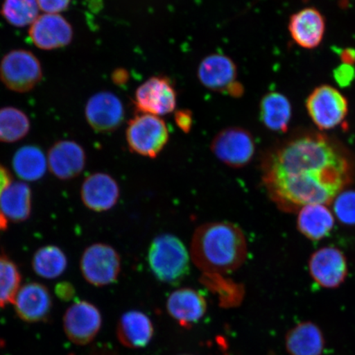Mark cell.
I'll return each mask as SVG.
<instances>
[{
	"mask_svg": "<svg viewBox=\"0 0 355 355\" xmlns=\"http://www.w3.org/2000/svg\"><path fill=\"white\" fill-rule=\"evenodd\" d=\"M42 76L41 62L29 51L13 50L0 62V80L12 92L32 91Z\"/></svg>",
	"mask_w": 355,
	"mask_h": 355,
	"instance_id": "cell-5",
	"label": "cell"
},
{
	"mask_svg": "<svg viewBox=\"0 0 355 355\" xmlns=\"http://www.w3.org/2000/svg\"><path fill=\"white\" fill-rule=\"evenodd\" d=\"M31 123L24 111L15 107L0 108V143L12 144L28 135Z\"/></svg>",
	"mask_w": 355,
	"mask_h": 355,
	"instance_id": "cell-27",
	"label": "cell"
},
{
	"mask_svg": "<svg viewBox=\"0 0 355 355\" xmlns=\"http://www.w3.org/2000/svg\"><path fill=\"white\" fill-rule=\"evenodd\" d=\"M297 213V229L310 241H321L334 228L335 216L327 205L310 204Z\"/></svg>",
	"mask_w": 355,
	"mask_h": 355,
	"instance_id": "cell-21",
	"label": "cell"
},
{
	"mask_svg": "<svg viewBox=\"0 0 355 355\" xmlns=\"http://www.w3.org/2000/svg\"><path fill=\"white\" fill-rule=\"evenodd\" d=\"M33 269L44 279H52L61 276L68 266V259L59 247L47 245L40 248L33 257Z\"/></svg>",
	"mask_w": 355,
	"mask_h": 355,
	"instance_id": "cell-26",
	"label": "cell"
},
{
	"mask_svg": "<svg viewBox=\"0 0 355 355\" xmlns=\"http://www.w3.org/2000/svg\"><path fill=\"white\" fill-rule=\"evenodd\" d=\"M72 0H37L40 10L46 13H60L69 8Z\"/></svg>",
	"mask_w": 355,
	"mask_h": 355,
	"instance_id": "cell-32",
	"label": "cell"
},
{
	"mask_svg": "<svg viewBox=\"0 0 355 355\" xmlns=\"http://www.w3.org/2000/svg\"><path fill=\"white\" fill-rule=\"evenodd\" d=\"M341 60L343 64L353 65L355 64V50L354 49H346L341 52Z\"/></svg>",
	"mask_w": 355,
	"mask_h": 355,
	"instance_id": "cell-38",
	"label": "cell"
},
{
	"mask_svg": "<svg viewBox=\"0 0 355 355\" xmlns=\"http://www.w3.org/2000/svg\"><path fill=\"white\" fill-rule=\"evenodd\" d=\"M1 15L16 28L32 25L39 17L37 0H4Z\"/></svg>",
	"mask_w": 355,
	"mask_h": 355,
	"instance_id": "cell-28",
	"label": "cell"
},
{
	"mask_svg": "<svg viewBox=\"0 0 355 355\" xmlns=\"http://www.w3.org/2000/svg\"><path fill=\"white\" fill-rule=\"evenodd\" d=\"M32 190L24 181H12L0 196V211L8 220L22 222L32 212Z\"/></svg>",
	"mask_w": 355,
	"mask_h": 355,
	"instance_id": "cell-22",
	"label": "cell"
},
{
	"mask_svg": "<svg viewBox=\"0 0 355 355\" xmlns=\"http://www.w3.org/2000/svg\"><path fill=\"white\" fill-rule=\"evenodd\" d=\"M225 92H227L230 96L233 97H241L243 94L244 90L242 84L235 81L232 84V85L226 89Z\"/></svg>",
	"mask_w": 355,
	"mask_h": 355,
	"instance_id": "cell-37",
	"label": "cell"
},
{
	"mask_svg": "<svg viewBox=\"0 0 355 355\" xmlns=\"http://www.w3.org/2000/svg\"><path fill=\"white\" fill-rule=\"evenodd\" d=\"M124 113L122 101L110 92H97L87 102V121L97 132L116 130L124 121Z\"/></svg>",
	"mask_w": 355,
	"mask_h": 355,
	"instance_id": "cell-12",
	"label": "cell"
},
{
	"mask_svg": "<svg viewBox=\"0 0 355 355\" xmlns=\"http://www.w3.org/2000/svg\"><path fill=\"white\" fill-rule=\"evenodd\" d=\"M189 252L191 261L200 270L220 276L235 272L245 263L248 243L238 225L209 222L195 230Z\"/></svg>",
	"mask_w": 355,
	"mask_h": 355,
	"instance_id": "cell-2",
	"label": "cell"
},
{
	"mask_svg": "<svg viewBox=\"0 0 355 355\" xmlns=\"http://www.w3.org/2000/svg\"><path fill=\"white\" fill-rule=\"evenodd\" d=\"M12 181V176L6 167L0 164V196L4 189ZM8 221L0 211V233L6 232L8 228Z\"/></svg>",
	"mask_w": 355,
	"mask_h": 355,
	"instance_id": "cell-33",
	"label": "cell"
},
{
	"mask_svg": "<svg viewBox=\"0 0 355 355\" xmlns=\"http://www.w3.org/2000/svg\"><path fill=\"white\" fill-rule=\"evenodd\" d=\"M128 73L123 69H118L112 73V81L119 86L124 85L128 81Z\"/></svg>",
	"mask_w": 355,
	"mask_h": 355,
	"instance_id": "cell-36",
	"label": "cell"
},
{
	"mask_svg": "<svg viewBox=\"0 0 355 355\" xmlns=\"http://www.w3.org/2000/svg\"><path fill=\"white\" fill-rule=\"evenodd\" d=\"M121 198L117 181L105 173L97 172L86 178L81 187L82 201L89 210L104 212L112 209Z\"/></svg>",
	"mask_w": 355,
	"mask_h": 355,
	"instance_id": "cell-15",
	"label": "cell"
},
{
	"mask_svg": "<svg viewBox=\"0 0 355 355\" xmlns=\"http://www.w3.org/2000/svg\"><path fill=\"white\" fill-rule=\"evenodd\" d=\"M55 293L59 298L68 301L73 299L75 290L72 284L69 282H61L56 286Z\"/></svg>",
	"mask_w": 355,
	"mask_h": 355,
	"instance_id": "cell-35",
	"label": "cell"
},
{
	"mask_svg": "<svg viewBox=\"0 0 355 355\" xmlns=\"http://www.w3.org/2000/svg\"><path fill=\"white\" fill-rule=\"evenodd\" d=\"M122 266L121 257L109 244H92L84 250L80 269L84 279L91 285L102 287L117 281Z\"/></svg>",
	"mask_w": 355,
	"mask_h": 355,
	"instance_id": "cell-6",
	"label": "cell"
},
{
	"mask_svg": "<svg viewBox=\"0 0 355 355\" xmlns=\"http://www.w3.org/2000/svg\"><path fill=\"white\" fill-rule=\"evenodd\" d=\"M47 162L49 170L57 179L73 180L81 175L86 166V153L76 141L60 140L49 150Z\"/></svg>",
	"mask_w": 355,
	"mask_h": 355,
	"instance_id": "cell-14",
	"label": "cell"
},
{
	"mask_svg": "<svg viewBox=\"0 0 355 355\" xmlns=\"http://www.w3.org/2000/svg\"><path fill=\"white\" fill-rule=\"evenodd\" d=\"M154 327L148 315L131 310L123 313L117 327V336L128 348H144L152 340Z\"/></svg>",
	"mask_w": 355,
	"mask_h": 355,
	"instance_id": "cell-20",
	"label": "cell"
},
{
	"mask_svg": "<svg viewBox=\"0 0 355 355\" xmlns=\"http://www.w3.org/2000/svg\"><path fill=\"white\" fill-rule=\"evenodd\" d=\"M126 141L132 153L148 158L158 157L168 141L165 121L149 114H137L128 124Z\"/></svg>",
	"mask_w": 355,
	"mask_h": 355,
	"instance_id": "cell-4",
	"label": "cell"
},
{
	"mask_svg": "<svg viewBox=\"0 0 355 355\" xmlns=\"http://www.w3.org/2000/svg\"><path fill=\"white\" fill-rule=\"evenodd\" d=\"M148 260L154 276L168 285H177L189 272L190 252L174 234H163L155 237L150 244Z\"/></svg>",
	"mask_w": 355,
	"mask_h": 355,
	"instance_id": "cell-3",
	"label": "cell"
},
{
	"mask_svg": "<svg viewBox=\"0 0 355 355\" xmlns=\"http://www.w3.org/2000/svg\"><path fill=\"white\" fill-rule=\"evenodd\" d=\"M181 355H193V354H181Z\"/></svg>",
	"mask_w": 355,
	"mask_h": 355,
	"instance_id": "cell-39",
	"label": "cell"
},
{
	"mask_svg": "<svg viewBox=\"0 0 355 355\" xmlns=\"http://www.w3.org/2000/svg\"><path fill=\"white\" fill-rule=\"evenodd\" d=\"M309 270L311 277L325 288H336L348 276L347 259L344 252L336 247H324L310 257Z\"/></svg>",
	"mask_w": 355,
	"mask_h": 355,
	"instance_id": "cell-10",
	"label": "cell"
},
{
	"mask_svg": "<svg viewBox=\"0 0 355 355\" xmlns=\"http://www.w3.org/2000/svg\"><path fill=\"white\" fill-rule=\"evenodd\" d=\"M198 77L202 85L210 90L225 92L236 79V65L228 56L213 54L200 63Z\"/></svg>",
	"mask_w": 355,
	"mask_h": 355,
	"instance_id": "cell-19",
	"label": "cell"
},
{
	"mask_svg": "<svg viewBox=\"0 0 355 355\" xmlns=\"http://www.w3.org/2000/svg\"><path fill=\"white\" fill-rule=\"evenodd\" d=\"M12 165L13 171L22 181H37L46 175L47 157L39 146L26 145L17 150Z\"/></svg>",
	"mask_w": 355,
	"mask_h": 355,
	"instance_id": "cell-24",
	"label": "cell"
},
{
	"mask_svg": "<svg viewBox=\"0 0 355 355\" xmlns=\"http://www.w3.org/2000/svg\"><path fill=\"white\" fill-rule=\"evenodd\" d=\"M325 340L316 324L301 322L288 331L286 347L290 355H322Z\"/></svg>",
	"mask_w": 355,
	"mask_h": 355,
	"instance_id": "cell-23",
	"label": "cell"
},
{
	"mask_svg": "<svg viewBox=\"0 0 355 355\" xmlns=\"http://www.w3.org/2000/svg\"><path fill=\"white\" fill-rule=\"evenodd\" d=\"M13 304L21 320L31 323L42 322L50 316L51 295L42 284L28 283L20 287Z\"/></svg>",
	"mask_w": 355,
	"mask_h": 355,
	"instance_id": "cell-16",
	"label": "cell"
},
{
	"mask_svg": "<svg viewBox=\"0 0 355 355\" xmlns=\"http://www.w3.org/2000/svg\"><path fill=\"white\" fill-rule=\"evenodd\" d=\"M266 193L279 210L298 212L329 205L352 183L354 162L347 150L321 132L299 133L275 146L261 161Z\"/></svg>",
	"mask_w": 355,
	"mask_h": 355,
	"instance_id": "cell-1",
	"label": "cell"
},
{
	"mask_svg": "<svg viewBox=\"0 0 355 355\" xmlns=\"http://www.w3.org/2000/svg\"><path fill=\"white\" fill-rule=\"evenodd\" d=\"M325 20L313 8H305L291 17L288 30L294 41L306 49L316 48L325 33Z\"/></svg>",
	"mask_w": 355,
	"mask_h": 355,
	"instance_id": "cell-18",
	"label": "cell"
},
{
	"mask_svg": "<svg viewBox=\"0 0 355 355\" xmlns=\"http://www.w3.org/2000/svg\"><path fill=\"white\" fill-rule=\"evenodd\" d=\"M21 282V273L15 261L0 255V308L15 303Z\"/></svg>",
	"mask_w": 355,
	"mask_h": 355,
	"instance_id": "cell-29",
	"label": "cell"
},
{
	"mask_svg": "<svg viewBox=\"0 0 355 355\" xmlns=\"http://www.w3.org/2000/svg\"><path fill=\"white\" fill-rule=\"evenodd\" d=\"M255 141L250 132L241 127H229L217 133L211 141V150L225 165L243 168L254 159Z\"/></svg>",
	"mask_w": 355,
	"mask_h": 355,
	"instance_id": "cell-7",
	"label": "cell"
},
{
	"mask_svg": "<svg viewBox=\"0 0 355 355\" xmlns=\"http://www.w3.org/2000/svg\"><path fill=\"white\" fill-rule=\"evenodd\" d=\"M102 317L94 304L80 300L67 309L64 316L65 334L73 343L86 345L101 330Z\"/></svg>",
	"mask_w": 355,
	"mask_h": 355,
	"instance_id": "cell-9",
	"label": "cell"
},
{
	"mask_svg": "<svg viewBox=\"0 0 355 355\" xmlns=\"http://www.w3.org/2000/svg\"><path fill=\"white\" fill-rule=\"evenodd\" d=\"M175 121L177 126L184 132H189L193 125L192 111L189 110H177L175 114Z\"/></svg>",
	"mask_w": 355,
	"mask_h": 355,
	"instance_id": "cell-34",
	"label": "cell"
},
{
	"mask_svg": "<svg viewBox=\"0 0 355 355\" xmlns=\"http://www.w3.org/2000/svg\"><path fill=\"white\" fill-rule=\"evenodd\" d=\"M291 102L281 93L269 92L261 101V121L270 131L286 132L291 122Z\"/></svg>",
	"mask_w": 355,
	"mask_h": 355,
	"instance_id": "cell-25",
	"label": "cell"
},
{
	"mask_svg": "<svg viewBox=\"0 0 355 355\" xmlns=\"http://www.w3.org/2000/svg\"><path fill=\"white\" fill-rule=\"evenodd\" d=\"M334 78L340 87L350 85L355 78V69L353 65L343 64L334 71Z\"/></svg>",
	"mask_w": 355,
	"mask_h": 355,
	"instance_id": "cell-31",
	"label": "cell"
},
{
	"mask_svg": "<svg viewBox=\"0 0 355 355\" xmlns=\"http://www.w3.org/2000/svg\"><path fill=\"white\" fill-rule=\"evenodd\" d=\"M333 203L335 216L341 223L355 225V191H343Z\"/></svg>",
	"mask_w": 355,
	"mask_h": 355,
	"instance_id": "cell-30",
	"label": "cell"
},
{
	"mask_svg": "<svg viewBox=\"0 0 355 355\" xmlns=\"http://www.w3.org/2000/svg\"><path fill=\"white\" fill-rule=\"evenodd\" d=\"M176 92L171 80L153 77L137 89L135 105L143 114L162 116L173 112L176 106Z\"/></svg>",
	"mask_w": 355,
	"mask_h": 355,
	"instance_id": "cell-11",
	"label": "cell"
},
{
	"mask_svg": "<svg viewBox=\"0 0 355 355\" xmlns=\"http://www.w3.org/2000/svg\"><path fill=\"white\" fill-rule=\"evenodd\" d=\"M168 314L183 327L201 320L207 309L205 297L192 288H181L172 292L166 302Z\"/></svg>",
	"mask_w": 355,
	"mask_h": 355,
	"instance_id": "cell-17",
	"label": "cell"
},
{
	"mask_svg": "<svg viewBox=\"0 0 355 355\" xmlns=\"http://www.w3.org/2000/svg\"><path fill=\"white\" fill-rule=\"evenodd\" d=\"M29 37L37 48L52 51L68 46L72 42L73 31L63 16L44 13L31 25Z\"/></svg>",
	"mask_w": 355,
	"mask_h": 355,
	"instance_id": "cell-13",
	"label": "cell"
},
{
	"mask_svg": "<svg viewBox=\"0 0 355 355\" xmlns=\"http://www.w3.org/2000/svg\"><path fill=\"white\" fill-rule=\"evenodd\" d=\"M306 107L320 130H332L343 123L348 114V101L336 88L318 87L311 93Z\"/></svg>",
	"mask_w": 355,
	"mask_h": 355,
	"instance_id": "cell-8",
	"label": "cell"
}]
</instances>
